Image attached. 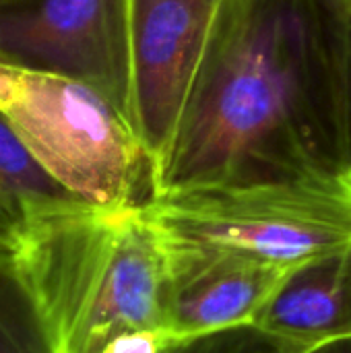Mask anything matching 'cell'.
I'll list each match as a JSON object with an SVG mask.
<instances>
[{
  "mask_svg": "<svg viewBox=\"0 0 351 353\" xmlns=\"http://www.w3.org/2000/svg\"><path fill=\"white\" fill-rule=\"evenodd\" d=\"M341 0H219L151 194L351 172Z\"/></svg>",
  "mask_w": 351,
  "mask_h": 353,
  "instance_id": "obj_1",
  "label": "cell"
},
{
  "mask_svg": "<svg viewBox=\"0 0 351 353\" xmlns=\"http://www.w3.org/2000/svg\"><path fill=\"white\" fill-rule=\"evenodd\" d=\"M141 209L170 242L292 271L351 244V172L168 192Z\"/></svg>",
  "mask_w": 351,
  "mask_h": 353,
  "instance_id": "obj_3",
  "label": "cell"
},
{
  "mask_svg": "<svg viewBox=\"0 0 351 353\" xmlns=\"http://www.w3.org/2000/svg\"><path fill=\"white\" fill-rule=\"evenodd\" d=\"M317 353H351V341H345V343H337V345H329L325 350Z\"/></svg>",
  "mask_w": 351,
  "mask_h": 353,
  "instance_id": "obj_15",
  "label": "cell"
},
{
  "mask_svg": "<svg viewBox=\"0 0 351 353\" xmlns=\"http://www.w3.org/2000/svg\"><path fill=\"white\" fill-rule=\"evenodd\" d=\"M343 112H345V137L351 168V10H348L345 25V60H343Z\"/></svg>",
  "mask_w": 351,
  "mask_h": 353,
  "instance_id": "obj_14",
  "label": "cell"
},
{
  "mask_svg": "<svg viewBox=\"0 0 351 353\" xmlns=\"http://www.w3.org/2000/svg\"><path fill=\"white\" fill-rule=\"evenodd\" d=\"M207 2H211V4H217L219 0H207Z\"/></svg>",
  "mask_w": 351,
  "mask_h": 353,
  "instance_id": "obj_17",
  "label": "cell"
},
{
  "mask_svg": "<svg viewBox=\"0 0 351 353\" xmlns=\"http://www.w3.org/2000/svg\"><path fill=\"white\" fill-rule=\"evenodd\" d=\"M0 353H56L17 252L10 250H0Z\"/></svg>",
  "mask_w": 351,
  "mask_h": 353,
  "instance_id": "obj_10",
  "label": "cell"
},
{
  "mask_svg": "<svg viewBox=\"0 0 351 353\" xmlns=\"http://www.w3.org/2000/svg\"><path fill=\"white\" fill-rule=\"evenodd\" d=\"M0 112L39 165L91 207L126 209L151 194V161L128 116L99 89L0 64Z\"/></svg>",
  "mask_w": 351,
  "mask_h": 353,
  "instance_id": "obj_4",
  "label": "cell"
},
{
  "mask_svg": "<svg viewBox=\"0 0 351 353\" xmlns=\"http://www.w3.org/2000/svg\"><path fill=\"white\" fill-rule=\"evenodd\" d=\"M0 190L14 201L27 221L58 211L74 209L83 203L58 184L27 149L14 126L0 112Z\"/></svg>",
  "mask_w": 351,
  "mask_h": 353,
  "instance_id": "obj_9",
  "label": "cell"
},
{
  "mask_svg": "<svg viewBox=\"0 0 351 353\" xmlns=\"http://www.w3.org/2000/svg\"><path fill=\"white\" fill-rule=\"evenodd\" d=\"M213 10L207 0H128L130 122L151 161V178L180 124Z\"/></svg>",
  "mask_w": 351,
  "mask_h": 353,
  "instance_id": "obj_6",
  "label": "cell"
},
{
  "mask_svg": "<svg viewBox=\"0 0 351 353\" xmlns=\"http://www.w3.org/2000/svg\"><path fill=\"white\" fill-rule=\"evenodd\" d=\"M341 4H343L348 10H351V0H341Z\"/></svg>",
  "mask_w": 351,
  "mask_h": 353,
  "instance_id": "obj_16",
  "label": "cell"
},
{
  "mask_svg": "<svg viewBox=\"0 0 351 353\" xmlns=\"http://www.w3.org/2000/svg\"><path fill=\"white\" fill-rule=\"evenodd\" d=\"M161 333L170 345L254 327L290 271L166 238Z\"/></svg>",
  "mask_w": 351,
  "mask_h": 353,
  "instance_id": "obj_7",
  "label": "cell"
},
{
  "mask_svg": "<svg viewBox=\"0 0 351 353\" xmlns=\"http://www.w3.org/2000/svg\"><path fill=\"white\" fill-rule=\"evenodd\" d=\"M166 353H283L254 327L234 329L197 341L170 345Z\"/></svg>",
  "mask_w": 351,
  "mask_h": 353,
  "instance_id": "obj_11",
  "label": "cell"
},
{
  "mask_svg": "<svg viewBox=\"0 0 351 353\" xmlns=\"http://www.w3.org/2000/svg\"><path fill=\"white\" fill-rule=\"evenodd\" d=\"M17 259L56 353H99L122 333L161 331L166 248L141 205L29 219Z\"/></svg>",
  "mask_w": 351,
  "mask_h": 353,
  "instance_id": "obj_2",
  "label": "cell"
},
{
  "mask_svg": "<svg viewBox=\"0 0 351 353\" xmlns=\"http://www.w3.org/2000/svg\"><path fill=\"white\" fill-rule=\"evenodd\" d=\"M254 329L283 353L351 341V244L292 269Z\"/></svg>",
  "mask_w": 351,
  "mask_h": 353,
  "instance_id": "obj_8",
  "label": "cell"
},
{
  "mask_svg": "<svg viewBox=\"0 0 351 353\" xmlns=\"http://www.w3.org/2000/svg\"><path fill=\"white\" fill-rule=\"evenodd\" d=\"M0 64L87 83L130 120L128 0H0Z\"/></svg>",
  "mask_w": 351,
  "mask_h": 353,
  "instance_id": "obj_5",
  "label": "cell"
},
{
  "mask_svg": "<svg viewBox=\"0 0 351 353\" xmlns=\"http://www.w3.org/2000/svg\"><path fill=\"white\" fill-rule=\"evenodd\" d=\"M170 341L159 329H141L114 337L99 353H166Z\"/></svg>",
  "mask_w": 351,
  "mask_h": 353,
  "instance_id": "obj_12",
  "label": "cell"
},
{
  "mask_svg": "<svg viewBox=\"0 0 351 353\" xmlns=\"http://www.w3.org/2000/svg\"><path fill=\"white\" fill-rule=\"evenodd\" d=\"M27 217L21 207L0 190V250L17 252L23 240Z\"/></svg>",
  "mask_w": 351,
  "mask_h": 353,
  "instance_id": "obj_13",
  "label": "cell"
}]
</instances>
